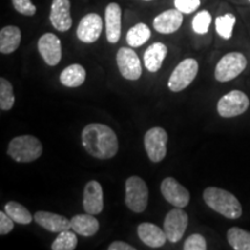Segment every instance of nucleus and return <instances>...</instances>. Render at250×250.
<instances>
[{"label":"nucleus","mask_w":250,"mask_h":250,"mask_svg":"<svg viewBox=\"0 0 250 250\" xmlns=\"http://www.w3.org/2000/svg\"><path fill=\"white\" fill-rule=\"evenodd\" d=\"M81 142L89 155L101 160L111 159L118 152V139L116 133L108 125L90 123L83 127Z\"/></svg>","instance_id":"obj_1"},{"label":"nucleus","mask_w":250,"mask_h":250,"mask_svg":"<svg viewBox=\"0 0 250 250\" xmlns=\"http://www.w3.org/2000/svg\"><path fill=\"white\" fill-rule=\"evenodd\" d=\"M203 198L208 208L228 219H237L242 214V206L233 193L220 188H206Z\"/></svg>","instance_id":"obj_2"},{"label":"nucleus","mask_w":250,"mask_h":250,"mask_svg":"<svg viewBox=\"0 0 250 250\" xmlns=\"http://www.w3.org/2000/svg\"><path fill=\"white\" fill-rule=\"evenodd\" d=\"M43 152L42 143L36 137L23 134L15 137L9 143L7 154L17 162H31L37 160Z\"/></svg>","instance_id":"obj_3"},{"label":"nucleus","mask_w":250,"mask_h":250,"mask_svg":"<svg viewBox=\"0 0 250 250\" xmlns=\"http://www.w3.org/2000/svg\"><path fill=\"white\" fill-rule=\"evenodd\" d=\"M125 204L131 211L142 213L148 204V188L142 177L131 176L125 182Z\"/></svg>","instance_id":"obj_4"},{"label":"nucleus","mask_w":250,"mask_h":250,"mask_svg":"<svg viewBox=\"0 0 250 250\" xmlns=\"http://www.w3.org/2000/svg\"><path fill=\"white\" fill-rule=\"evenodd\" d=\"M247 67V58L241 52H229L225 55L215 66L214 77L220 83L235 79Z\"/></svg>","instance_id":"obj_5"},{"label":"nucleus","mask_w":250,"mask_h":250,"mask_svg":"<svg viewBox=\"0 0 250 250\" xmlns=\"http://www.w3.org/2000/svg\"><path fill=\"white\" fill-rule=\"evenodd\" d=\"M198 73V62L193 58L184 59L174 68L168 80V88L171 92H181L186 89L195 80Z\"/></svg>","instance_id":"obj_6"},{"label":"nucleus","mask_w":250,"mask_h":250,"mask_svg":"<svg viewBox=\"0 0 250 250\" xmlns=\"http://www.w3.org/2000/svg\"><path fill=\"white\" fill-rule=\"evenodd\" d=\"M168 134L165 129L155 126L149 129L144 137V145L148 159L152 162H160L167 154Z\"/></svg>","instance_id":"obj_7"},{"label":"nucleus","mask_w":250,"mask_h":250,"mask_svg":"<svg viewBox=\"0 0 250 250\" xmlns=\"http://www.w3.org/2000/svg\"><path fill=\"white\" fill-rule=\"evenodd\" d=\"M249 108V98L241 90H232L219 100L217 110L221 117L229 118L243 114Z\"/></svg>","instance_id":"obj_8"},{"label":"nucleus","mask_w":250,"mask_h":250,"mask_svg":"<svg viewBox=\"0 0 250 250\" xmlns=\"http://www.w3.org/2000/svg\"><path fill=\"white\" fill-rule=\"evenodd\" d=\"M188 223H189L188 214L181 208H173L168 212L164 223V230L168 241L173 243L179 242L186 233Z\"/></svg>","instance_id":"obj_9"},{"label":"nucleus","mask_w":250,"mask_h":250,"mask_svg":"<svg viewBox=\"0 0 250 250\" xmlns=\"http://www.w3.org/2000/svg\"><path fill=\"white\" fill-rule=\"evenodd\" d=\"M116 61L122 77L127 80H138L142 76V64L139 57L132 49L121 48L118 50Z\"/></svg>","instance_id":"obj_10"},{"label":"nucleus","mask_w":250,"mask_h":250,"mask_svg":"<svg viewBox=\"0 0 250 250\" xmlns=\"http://www.w3.org/2000/svg\"><path fill=\"white\" fill-rule=\"evenodd\" d=\"M161 193L165 199L175 208H186L190 202V193L187 188L177 182L174 177H166L161 183Z\"/></svg>","instance_id":"obj_11"},{"label":"nucleus","mask_w":250,"mask_h":250,"mask_svg":"<svg viewBox=\"0 0 250 250\" xmlns=\"http://www.w3.org/2000/svg\"><path fill=\"white\" fill-rule=\"evenodd\" d=\"M102 19L99 14L89 13L81 19L77 28V36L83 43H94L101 36Z\"/></svg>","instance_id":"obj_12"},{"label":"nucleus","mask_w":250,"mask_h":250,"mask_svg":"<svg viewBox=\"0 0 250 250\" xmlns=\"http://www.w3.org/2000/svg\"><path fill=\"white\" fill-rule=\"evenodd\" d=\"M39 51L49 66H56L62 59V43L55 34L46 33L39 40Z\"/></svg>","instance_id":"obj_13"},{"label":"nucleus","mask_w":250,"mask_h":250,"mask_svg":"<svg viewBox=\"0 0 250 250\" xmlns=\"http://www.w3.org/2000/svg\"><path fill=\"white\" fill-rule=\"evenodd\" d=\"M50 21L59 31H67L72 27L71 2L70 0H52Z\"/></svg>","instance_id":"obj_14"},{"label":"nucleus","mask_w":250,"mask_h":250,"mask_svg":"<svg viewBox=\"0 0 250 250\" xmlns=\"http://www.w3.org/2000/svg\"><path fill=\"white\" fill-rule=\"evenodd\" d=\"M83 210L89 214H100L103 210V190L98 181H89L83 189Z\"/></svg>","instance_id":"obj_15"},{"label":"nucleus","mask_w":250,"mask_h":250,"mask_svg":"<svg viewBox=\"0 0 250 250\" xmlns=\"http://www.w3.org/2000/svg\"><path fill=\"white\" fill-rule=\"evenodd\" d=\"M183 22V13L179 9H168L153 20V27L160 34H173L180 29Z\"/></svg>","instance_id":"obj_16"},{"label":"nucleus","mask_w":250,"mask_h":250,"mask_svg":"<svg viewBox=\"0 0 250 250\" xmlns=\"http://www.w3.org/2000/svg\"><path fill=\"white\" fill-rule=\"evenodd\" d=\"M34 220L37 225L51 233H61L71 228V220L64 215L52 213V212L39 211L34 214Z\"/></svg>","instance_id":"obj_17"},{"label":"nucleus","mask_w":250,"mask_h":250,"mask_svg":"<svg viewBox=\"0 0 250 250\" xmlns=\"http://www.w3.org/2000/svg\"><path fill=\"white\" fill-rule=\"evenodd\" d=\"M122 9L116 2H111L105 8V34L110 43H117L121 37Z\"/></svg>","instance_id":"obj_18"},{"label":"nucleus","mask_w":250,"mask_h":250,"mask_svg":"<svg viewBox=\"0 0 250 250\" xmlns=\"http://www.w3.org/2000/svg\"><path fill=\"white\" fill-rule=\"evenodd\" d=\"M137 233H138L139 239L151 248H160L165 246L166 241L168 240L165 230L151 223L140 224L137 228Z\"/></svg>","instance_id":"obj_19"},{"label":"nucleus","mask_w":250,"mask_h":250,"mask_svg":"<svg viewBox=\"0 0 250 250\" xmlns=\"http://www.w3.org/2000/svg\"><path fill=\"white\" fill-rule=\"evenodd\" d=\"M71 228L81 236H93L98 233L100 224L94 214H77L71 219Z\"/></svg>","instance_id":"obj_20"},{"label":"nucleus","mask_w":250,"mask_h":250,"mask_svg":"<svg viewBox=\"0 0 250 250\" xmlns=\"http://www.w3.org/2000/svg\"><path fill=\"white\" fill-rule=\"evenodd\" d=\"M168 49L164 43L155 42L146 49L144 54V64L149 72H158L162 66L166 56H167Z\"/></svg>","instance_id":"obj_21"},{"label":"nucleus","mask_w":250,"mask_h":250,"mask_svg":"<svg viewBox=\"0 0 250 250\" xmlns=\"http://www.w3.org/2000/svg\"><path fill=\"white\" fill-rule=\"evenodd\" d=\"M21 43V30L15 26L4 27L0 31V52L12 54Z\"/></svg>","instance_id":"obj_22"},{"label":"nucleus","mask_w":250,"mask_h":250,"mask_svg":"<svg viewBox=\"0 0 250 250\" xmlns=\"http://www.w3.org/2000/svg\"><path fill=\"white\" fill-rule=\"evenodd\" d=\"M59 80L62 85L70 87V88L79 87L85 83L86 70L80 64H72L62 70Z\"/></svg>","instance_id":"obj_23"},{"label":"nucleus","mask_w":250,"mask_h":250,"mask_svg":"<svg viewBox=\"0 0 250 250\" xmlns=\"http://www.w3.org/2000/svg\"><path fill=\"white\" fill-rule=\"evenodd\" d=\"M151 37V30L145 23H137L126 34V42L131 48H139Z\"/></svg>","instance_id":"obj_24"},{"label":"nucleus","mask_w":250,"mask_h":250,"mask_svg":"<svg viewBox=\"0 0 250 250\" xmlns=\"http://www.w3.org/2000/svg\"><path fill=\"white\" fill-rule=\"evenodd\" d=\"M228 243L235 250H250V233L239 227H232L227 232Z\"/></svg>","instance_id":"obj_25"},{"label":"nucleus","mask_w":250,"mask_h":250,"mask_svg":"<svg viewBox=\"0 0 250 250\" xmlns=\"http://www.w3.org/2000/svg\"><path fill=\"white\" fill-rule=\"evenodd\" d=\"M5 212L11 217L17 224L28 225L33 221L34 217L23 205L17 202H8L5 205Z\"/></svg>","instance_id":"obj_26"},{"label":"nucleus","mask_w":250,"mask_h":250,"mask_svg":"<svg viewBox=\"0 0 250 250\" xmlns=\"http://www.w3.org/2000/svg\"><path fill=\"white\" fill-rule=\"evenodd\" d=\"M76 232H70L64 230V232L58 233V236L56 237L55 241L52 242L51 249L52 250H73L78 246V237Z\"/></svg>","instance_id":"obj_27"},{"label":"nucleus","mask_w":250,"mask_h":250,"mask_svg":"<svg viewBox=\"0 0 250 250\" xmlns=\"http://www.w3.org/2000/svg\"><path fill=\"white\" fill-rule=\"evenodd\" d=\"M236 18L233 14L227 13L218 17L215 20V29L218 35L225 40H229L233 35V29L235 26Z\"/></svg>","instance_id":"obj_28"},{"label":"nucleus","mask_w":250,"mask_h":250,"mask_svg":"<svg viewBox=\"0 0 250 250\" xmlns=\"http://www.w3.org/2000/svg\"><path fill=\"white\" fill-rule=\"evenodd\" d=\"M15 98L13 93V86L7 79H0V109L9 110L14 105Z\"/></svg>","instance_id":"obj_29"},{"label":"nucleus","mask_w":250,"mask_h":250,"mask_svg":"<svg viewBox=\"0 0 250 250\" xmlns=\"http://www.w3.org/2000/svg\"><path fill=\"white\" fill-rule=\"evenodd\" d=\"M212 18L208 11H202L195 15L192 20V29L196 34L204 35L208 31Z\"/></svg>","instance_id":"obj_30"},{"label":"nucleus","mask_w":250,"mask_h":250,"mask_svg":"<svg viewBox=\"0 0 250 250\" xmlns=\"http://www.w3.org/2000/svg\"><path fill=\"white\" fill-rule=\"evenodd\" d=\"M208 248L206 240L201 234H192L184 241V250H205Z\"/></svg>","instance_id":"obj_31"},{"label":"nucleus","mask_w":250,"mask_h":250,"mask_svg":"<svg viewBox=\"0 0 250 250\" xmlns=\"http://www.w3.org/2000/svg\"><path fill=\"white\" fill-rule=\"evenodd\" d=\"M174 5L182 13L190 14L201 6V0H174Z\"/></svg>","instance_id":"obj_32"},{"label":"nucleus","mask_w":250,"mask_h":250,"mask_svg":"<svg viewBox=\"0 0 250 250\" xmlns=\"http://www.w3.org/2000/svg\"><path fill=\"white\" fill-rule=\"evenodd\" d=\"M14 8L17 9L20 14L31 17L36 13L35 5L31 2V0H12Z\"/></svg>","instance_id":"obj_33"},{"label":"nucleus","mask_w":250,"mask_h":250,"mask_svg":"<svg viewBox=\"0 0 250 250\" xmlns=\"http://www.w3.org/2000/svg\"><path fill=\"white\" fill-rule=\"evenodd\" d=\"M15 221L5 211L0 212V234L6 235L11 233L14 228Z\"/></svg>","instance_id":"obj_34"},{"label":"nucleus","mask_w":250,"mask_h":250,"mask_svg":"<svg viewBox=\"0 0 250 250\" xmlns=\"http://www.w3.org/2000/svg\"><path fill=\"white\" fill-rule=\"evenodd\" d=\"M109 250H136V248L130 246L129 243L123 241H115L108 247Z\"/></svg>","instance_id":"obj_35"},{"label":"nucleus","mask_w":250,"mask_h":250,"mask_svg":"<svg viewBox=\"0 0 250 250\" xmlns=\"http://www.w3.org/2000/svg\"><path fill=\"white\" fill-rule=\"evenodd\" d=\"M145 1H151V0H145Z\"/></svg>","instance_id":"obj_36"},{"label":"nucleus","mask_w":250,"mask_h":250,"mask_svg":"<svg viewBox=\"0 0 250 250\" xmlns=\"http://www.w3.org/2000/svg\"><path fill=\"white\" fill-rule=\"evenodd\" d=\"M249 1H250V0H249Z\"/></svg>","instance_id":"obj_37"}]
</instances>
